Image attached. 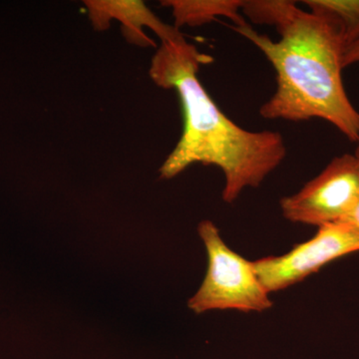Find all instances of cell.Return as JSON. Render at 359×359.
Here are the masks:
<instances>
[{"mask_svg": "<svg viewBox=\"0 0 359 359\" xmlns=\"http://www.w3.org/2000/svg\"><path fill=\"white\" fill-rule=\"evenodd\" d=\"M212 61L186 40L161 44L151 60V79L177 92L183 115L181 138L159 172L161 179L170 180L197 163L218 167L224 177L223 200L231 204L282 164L287 147L278 132L249 131L219 110L197 76Z\"/></svg>", "mask_w": 359, "mask_h": 359, "instance_id": "obj_1", "label": "cell"}, {"mask_svg": "<svg viewBox=\"0 0 359 359\" xmlns=\"http://www.w3.org/2000/svg\"><path fill=\"white\" fill-rule=\"evenodd\" d=\"M273 41L249 25L233 29L257 47L276 72V90L262 106L266 119L299 122L318 118L358 142L359 112L342 82L346 47L325 20L292 2L275 26Z\"/></svg>", "mask_w": 359, "mask_h": 359, "instance_id": "obj_2", "label": "cell"}, {"mask_svg": "<svg viewBox=\"0 0 359 359\" xmlns=\"http://www.w3.org/2000/svg\"><path fill=\"white\" fill-rule=\"evenodd\" d=\"M198 231L207 250L208 269L189 308L196 313L226 309L262 313L271 309L273 302L252 262L231 250L209 219L201 222Z\"/></svg>", "mask_w": 359, "mask_h": 359, "instance_id": "obj_3", "label": "cell"}, {"mask_svg": "<svg viewBox=\"0 0 359 359\" xmlns=\"http://www.w3.org/2000/svg\"><path fill=\"white\" fill-rule=\"evenodd\" d=\"M359 198V160L335 157L299 192L280 201L283 217L292 223L323 224L344 221Z\"/></svg>", "mask_w": 359, "mask_h": 359, "instance_id": "obj_4", "label": "cell"}, {"mask_svg": "<svg viewBox=\"0 0 359 359\" xmlns=\"http://www.w3.org/2000/svg\"><path fill=\"white\" fill-rule=\"evenodd\" d=\"M359 250V230L347 222L323 224L306 242L282 256L252 262L259 280L269 294L302 282L325 264Z\"/></svg>", "mask_w": 359, "mask_h": 359, "instance_id": "obj_5", "label": "cell"}, {"mask_svg": "<svg viewBox=\"0 0 359 359\" xmlns=\"http://www.w3.org/2000/svg\"><path fill=\"white\" fill-rule=\"evenodd\" d=\"M84 6L94 29H108L111 20H116L121 22L124 36L131 43L156 46L144 32L145 28L152 30L162 43L186 40L178 28L163 22L144 2L138 0H87Z\"/></svg>", "mask_w": 359, "mask_h": 359, "instance_id": "obj_6", "label": "cell"}, {"mask_svg": "<svg viewBox=\"0 0 359 359\" xmlns=\"http://www.w3.org/2000/svg\"><path fill=\"white\" fill-rule=\"evenodd\" d=\"M163 6L172 9L175 27L201 26L226 18L235 23L236 27L248 25L242 15L243 0H164Z\"/></svg>", "mask_w": 359, "mask_h": 359, "instance_id": "obj_7", "label": "cell"}, {"mask_svg": "<svg viewBox=\"0 0 359 359\" xmlns=\"http://www.w3.org/2000/svg\"><path fill=\"white\" fill-rule=\"evenodd\" d=\"M304 4L330 25L346 49L359 40V0H306Z\"/></svg>", "mask_w": 359, "mask_h": 359, "instance_id": "obj_8", "label": "cell"}, {"mask_svg": "<svg viewBox=\"0 0 359 359\" xmlns=\"http://www.w3.org/2000/svg\"><path fill=\"white\" fill-rule=\"evenodd\" d=\"M359 63V40L354 43L349 45L344 51L342 56V67L346 68L348 66Z\"/></svg>", "mask_w": 359, "mask_h": 359, "instance_id": "obj_9", "label": "cell"}, {"mask_svg": "<svg viewBox=\"0 0 359 359\" xmlns=\"http://www.w3.org/2000/svg\"><path fill=\"white\" fill-rule=\"evenodd\" d=\"M344 222H347L353 226L358 228L359 230V198L358 200L356 201L355 205H353L351 211L348 212V215L344 218Z\"/></svg>", "mask_w": 359, "mask_h": 359, "instance_id": "obj_10", "label": "cell"}, {"mask_svg": "<svg viewBox=\"0 0 359 359\" xmlns=\"http://www.w3.org/2000/svg\"><path fill=\"white\" fill-rule=\"evenodd\" d=\"M358 149H356V153L354 155H355L356 157H358V160H359V129H358Z\"/></svg>", "mask_w": 359, "mask_h": 359, "instance_id": "obj_11", "label": "cell"}]
</instances>
